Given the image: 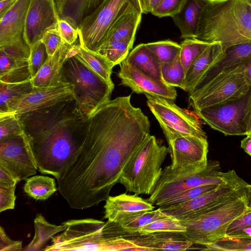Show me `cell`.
<instances>
[{
  "instance_id": "obj_1",
  "label": "cell",
  "mask_w": 251,
  "mask_h": 251,
  "mask_svg": "<svg viewBox=\"0 0 251 251\" xmlns=\"http://www.w3.org/2000/svg\"><path fill=\"white\" fill-rule=\"evenodd\" d=\"M130 96L109 100L88 119L82 146L56 179L69 206L85 209L105 201L133 154L150 135L148 117Z\"/></svg>"
},
{
  "instance_id": "obj_2",
  "label": "cell",
  "mask_w": 251,
  "mask_h": 251,
  "mask_svg": "<svg viewBox=\"0 0 251 251\" xmlns=\"http://www.w3.org/2000/svg\"><path fill=\"white\" fill-rule=\"evenodd\" d=\"M20 121L39 171L57 179L84 142L87 119L75 99L15 115Z\"/></svg>"
},
{
  "instance_id": "obj_3",
  "label": "cell",
  "mask_w": 251,
  "mask_h": 251,
  "mask_svg": "<svg viewBox=\"0 0 251 251\" xmlns=\"http://www.w3.org/2000/svg\"><path fill=\"white\" fill-rule=\"evenodd\" d=\"M196 38L223 48L251 43L250 0H206Z\"/></svg>"
},
{
  "instance_id": "obj_4",
  "label": "cell",
  "mask_w": 251,
  "mask_h": 251,
  "mask_svg": "<svg viewBox=\"0 0 251 251\" xmlns=\"http://www.w3.org/2000/svg\"><path fill=\"white\" fill-rule=\"evenodd\" d=\"M240 178L233 170L222 172L217 161L208 160L206 164L176 169L169 165L162 170L153 192L146 200L159 206L186 189L204 185L224 184Z\"/></svg>"
},
{
  "instance_id": "obj_5",
  "label": "cell",
  "mask_w": 251,
  "mask_h": 251,
  "mask_svg": "<svg viewBox=\"0 0 251 251\" xmlns=\"http://www.w3.org/2000/svg\"><path fill=\"white\" fill-rule=\"evenodd\" d=\"M66 229L51 238L44 251H143L124 237H109L105 222L94 219L70 220L62 223Z\"/></svg>"
},
{
  "instance_id": "obj_6",
  "label": "cell",
  "mask_w": 251,
  "mask_h": 251,
  "mask_svg": "<svg viewBox=\"0 0 251 251\" xmlns=\"http://www.w3.org/2000/svg\"><path fill=\"white\" fill-rule=\"evenodd\" d=\"M169 149L160 144L154 135H149L127 162L120 176L119 183L127 191L151 195L159 178Z\"/></svg>"
},
{
  "instance_id": "obj_7",
  "label": "cell",
  "mask_w": 251,
  "mask_h": 251,
  "mask_svg": "<svg viewBox=\"0 0 251 251\" xmlns=\"http://www.w3.org/2000/svg\"><path fill=\"white\" fill-rule=\"evenodd\" d=\"M62 79L73 85L77 107L87 119L110 100L113 90L103 78L75 56L65 61Z\"/></svg>"
},
{
  "instance_id": "obj_8",
  "label": "cell",
  "mask_w": 251,
  "mask_h": 251,
  "mask_svg": "<svg viewBox=\"0 0 251 251\" xmlns=\"http://www.w3.org/2000/svg\"><path fill=\"white\" fill-rule=\"evenodd\" d=\"M247 211L244 197L227 202L192 219L181 221L194 244L206 247L226 235L230 223Z\"/></svg>"
},
{
  "instance_id": "obj_9",
  "label": "cell",
  "mask_w": 251,
  "mask_h": 251,
  "mask_svg": "<svg viewBox=\"0 0 251 251\" xmlns=\"http://www.w3.org/2000/svg\"><path fill=\"white\" fill-rule=\"evenodd\" d=\"M250 89L245 78L241 62L224 71L189 97V104L196 110L240 99Z\"/></svg>"
},
{
  "instance_id": "obj_10",
  "label": "cell",
  "mask_w": 251,
  "mask_h": 251,
  "mask_svg": "<svg viewBox=\"0 0 251 251\" xmlns=\"http://www.w3.org/2000/svg\"><path fill=\"white\" fill-rule=\"evenodd\" d=\"M248 184L241 178L205 193L189 201L179 204L160 206L166 215L180 221L197 217L230 201L243 198Z\"/></svg>"
},
{
  "instance_id": "obj_11",
  "label": "cell",
  "mask_w": 251,
  "mask_h": 251,
  "mask_svg": "<svg viewBox=\"0 0 251 251\" xmlns=\"http://www.w3.org/2000/svg\"><path fill=\"white\" fill-rule=\"evenodd\" d=\"M151 111L158 122L166 138L178 135H190L207 139L197 117L176 105L174 100L145 95Z\"/></svg>"
},
{
  "instance_id": "obj_12",
  "label": "cell",
  "mask_w": 251,
  "mask_h": 251,
  "mask_svg": "<svg viewBox=\"0 0 251 251\" xmlns=\"http://www.w3.org/2000/svg\"><path fill=\"white\" fill-rule=\"evenodd\" d=\"M129 2L141 9L139 0H103L80 25V44L90 50L98 52L110 26L123 8Z\"/></svg>"
},
{
  "instance_id": "obj_13",
  "label": "cell",
  "mask_w": 251,
  "mask_h": 251,
  "mask_svg": "<svg viewBox=\"0 0 251 251\" xmlns=\"http://www.w3.org/2000/svg\"><path fill=\"white\" fill-rule=\"evenodd\" d=\"M249 91L240 99L194 111L211 128L225 135H247L245 116Z\"/></svg>"
},
{
  "instance_id": "obj_14",
  "label": "cell",
  "mask_w": 251,
  "mask_h": 251,
  "mask_svg": "<svg viewBox=\"0 0 251 251\" xmlns=\"http://www.w3.org/2000/svg\"><path fill=\"white\" fill-rule=\"evenodd\" d=\"M0 166L18 182L36 174L38 168L24 133L0 140Z\"/></svg>"
},
{
  "instance_id": "obj_15",
  "label": "cell",
  "mask_w": 251,
  "mask_h": 251,
  "mask_svg": "<svg viewBox=\"0 0 251 251\" xmlns=\"http://www.w3.org/2000/svg\"><path fill=\"white\" fill-rule=\"evenodd\" d=\"M59 19L54 0H30L24 32L30 48L41 40L47 31L57 27Z\"/></svg>"
},
{
  "instance_id": "obj_16",
  "label": "cell",
  "mask_w": 251,
  "mask_h": 251,
  "mask_svg": "<svg viewBox=\"0 0 251 251\" xmlns=\"http://www.w3.org/2000/svg\"><path fill=\"white\" fill-rule=\"evenodd\" d=\"M74 99V86L70 82L62 81L48 87H33L32 91L23 98L8 114L20 115Z\"/></svg>"
},
{
  "instance_id": "obj_17",
  "label": "cell",
  "mask_w": 251,
  "mask_h": 251,
  "mask_svg": "<svg viewBox=\"0 0 251 251\" xmlns=\"http://www.w3.org/2000/svg\"><path fill=\"white\" fill-rule=\"evenodd\" d=\"M171 156L172 169L206 164L208 160L207 139L190 135H178L166 138Z\"/></svg>"
},
{
  "instance_id": "obj_18",
  "label": "cell",
  "mask_w": 251,
  "mask_h": 251,
  "mask_svg": "<svg viewBox=\"0 0 251 251\" xmlns=\"http://www.w3.org/2000/svg\"><path fill=\"white\" fill-rule=\"evenodd\" d=\"M117 76L121 84L129 87L137 94L159 96L173 100H176L177 93L175 87L154 80L143 75L124 60L120 64Z\"/></svg>"
},
{
  "instance_id": "obj_19",
  "label": "cell",
  "mask_w": 251,
  "mask_h": 251,
  "mask_svg": "<svg viewBox=\"0 0 251 251\" xmlns=\"http://www.w3.org/2000/svg\"><path fill=\"white\" fill-rule=\"evenodd\" d=\"M154 206L136 194L123 193L109 196L104 205L103 218L119 223L137 214L153 210Z\"/></svg>"
},
{
  "instance_id": "obj_20",
  "label": "cell",
  "mask_w": 251,
  "mask_h": 251,
  "mask_svg": "<svg viewBox=\"0 0 251 251\" xmlns=\"http://www.w3.org/2000/svg\"><path fill=\"white\" fill-rule=\"evenodd\" d=\"M30 0H17L0 17V48L24 41L25 19Z\"/></svg>"
},
{
  "instance_id": "obj_21",
  "label": "cell",
  "mask_w": 251,
  "mask_h": 251,
  "mask_svg": "<svg viewBox=\"0 0 251 251\" xmlns=\"http://www.w3.org/2000/svg\"><path fill=\"white\" fill-rule=\"evenodd\" d=\"M143 249V251H186L194 243L182 232H158L134 234L124 237Z\"/></svg>"
},
{
  "instance_id": "obj_22",
  "label": "cell",
  "mask_w": 251,
  "mask_h": 251,
  "mask_svg": "<svg viewBox=\"0 0 251 251\" xmlns=\"http://www.w3.org/2000/svg\"><path fill=\"white\" fill-rule=\"evenodd\" d=\"M251 56V43H240L224 48L222 56L203 74L188 92L189 97L200 91L224 71L241 63Z\"/></svg>"
},
{
  "instance_id": "obj_23",
  "label": "cell",
  "mask_w": 251,
  "mask_h": 251,
  "mask_svg": "<svg viewBox=\"0 0 251 251\" xmlns=\"http://www.w3.org/2000/svg\"><path fill=\"white\" fill-rule=\"evenodd\" d=\"M142 14L141 10L134 4L127 3L110 26L101 46L109 41L118 40L133 47Z\"/></svg>"
},
{
  "instance_id": "obj_24",
  "label": "cell",
  "mask_w": 251,
  "mask_h": 251,
  "mask_svg": "<svg viewBox=\"0 0 251 251\" xmlns=\"http://www.w3.org/2000/svg\"><path fill=\"white\" fill-rule=\"evenodd\" d=\"M73 45L64 42L52 55L48 57L41 68L31 79L33 87H48L62 81V67Z\"/></svg>"
},
{
  "instance_id": "obj_25",
  "label": "cell",
  "mask_w": 251,
  "mask_h": 251,
  "mask_svg": "<svg viewBox=\"0 0 251 251\" xmlns=\"http://www.w3.org/2000/svg\"><path fill=\"white\" fill-rule=\"evenodd\" d=\"M103 0H54L60 19L78 29L83 20L91 14Z\"/></svg>"
},
{
  "instance_id": "obj_26",
  "label": "cell",
  "mask_w": 251,
  "mask_h": 251,
  "mask_svg": "<svg viewBox=\"0 0 251 251\" xmlns=\"http://www.w3.org/2000/svg\"><path fill=\"white\" fill-rule=\"evenodd\" d=\"M224 48L220 42L211 43L186 72L182 89L188 93L206 70L222 56Z\"/></svg>"
},
{
  "instance_id": "obj_27",
  "label": "cell",
  "mask_w": 251,
  "mask_h": 251,
  "mask_svg": "<svg viewBox=\"0 0 251 251\" xmlns=\"http://www.w3.org/2000/svg\"><path fill=\"white\" fill-rule=\"evenodd\" d=\"M206 0H186L180 11L172 17L180 30L181 38H196L201 15Z\"/></svg>"
},
{
  "instance_id": "obj_28",
  "label": "cell",
  "mask_w": 251,
  "mask_h": 251,
  "mask_svg": "<svg viewBox=\"0 0 251 251\" xmlns=\"http://www.w3.org/2000/svg\"><path fill=\"white\" fill-rule=\"evenodd\" d=\"M125 60L143 75L156 81L164 83L161 73L160 63L146 44L136 46Z\"/></svg>"
},
{
  "instance_id": "obj_29",
  "label": "cell",
  "mask_w": 251,
  "mask_h": 251,
  "mask_svg": "<svg viewBox=\"0 0 251 251\" xmlns=\"http://www.w3.org/2000/svg\"><path fill=\"white\" fill-rule=\"evenodd\" d=\"M0 81L18 83L31 79L28 59H18L0 50Z\"/></svg>"
},
{
  "instance_id": "obj_30",
  "label": "cell",
  "mask_w": 251,
  "mask_h": 251,
  "mask_svg": "<svg viewBox=\"0 0 251 251\" xmlns=\"http://www.w3.org/2000/svg\"><path fill=\"white\" fill-rule=\"evenodd\" d=\"M33 88L31 79L18 83L0 81V115L9 113L14 106Z\"/></svg>"
},
{
  "instance_id": "obj_31",
  "label": "cell",
  "mask_w": 251,
  "mask_h": 251,
  "mask_svg": "<svg viewBox=\"0 0 251 251\" xmlns=\"http://www.w3.org/2000/svg\"><path fill=\"white\" fill-rule=\"evenodd\" d=\"M74 56L103 78L114 89V84L111 78L114 66L104 56L84 48L79 43L78 52Z\"/></svg>"
},
{
  "instance_id": "obj_32",
  "label": "cell",
  "mask_w": 251,
  "mask_h": 251,
  "mask_svg": "<svg viewBox=\"0 0 251 251\" xmlns=\"http://www.w3.org/2000/svg\"><path fill=\"white\" fill-rule=\"evenodd\" d=\"M34 235L31 241L24 249L25 251H38L43 245L58 233L63 231L65 226L62 224L56 225L48 222L40 213L34 220Z\"/></svg>"
},
{
  "instance_id": "obj_33",
  "label": "cell",
  "mask_w": 251,
  "mask_h": 251,
  "mask_svg": "<svg viewBox=\"0 0 251 251\" xmlns=\"http://www.w3.org/2000/svg\"><path fill=\"white\" fill-rule=\"evenodd\" d=\"M25 192L36 200H46L56 191L54 178L44 176H34L25 179Z\"/></svg>"
},
{
  "instance_id": "obj_34",
  "label": "cell",
  "mask_w": 251,
  "mask_h": 251,
  "mask_svg": "<svg viewBox=\"0 0 251 251\" xmlns=\"http://www.w3.org/2000/svg\"><path fill=\"white\" fill-rule=\"evenodd\" d=\"M210 43L196 38H186L181 42L179 57L185 73Z\"/></svg>"
},
{
  "instance_id": "obj_35",
  "label": "cell",
  "mask_w": 251,
  "mask_h": 251,
  "mask_svg": "<svg viewBox=\"0 0 251 251\" xmlns=\"http://www.w3.org/2000/svg\"><path fill=\"white\" fill-rule=\"evenodd\" d=\"M132 46L122 41L112 40L103 44L98 52L104 56L114 67L127 57Z\"/></svg>"
},
{
  "instance_id": "obj_36",
  "label": "cell",
  "mask_w": 251,
  "mask_h": 251,
  "mask_svg": "<svg viewBox=\"0 0 251 251\" xmlns=\"http://www.w3.org/2000/svg\"><path fill=\"white\" fill-rule=\"evenodd\" d=\"M160 69L165 83L173 87L182 89L185 71L181 62L179 56L171 63H160Z\"/></svg>"
},
{
  "instance_id": "obj_37",
  "label": "cell",
  "mask_w": 251,
  "mask_h": 251,
  "mask_svg": "<svg viewBox=\"0 0 251 251\" xmlns=\"http://www.w3.org/2000/svg\"><path fill=\"white\" fill-rule=\"evenodd\" d=\"M160 63H171L179 56L181 46L171 40H163L146 44Z\"/></svg>"
},
{
  "instance_id": "obj_38",
  "label": "cell",
  "mask_w": 251,
  "mask_h": 251,
  "mask_svg": "<svg viewBox=\"0 0 251 251\" xmlns=\"http://www.w3.org/2000/svg\"><path fill=\"white\" fill-rule=\"evenodd\" d=\"M185 231L186 227L181 221L170 217L151 223L140 228L136 231L125 237L134 234H143L158 232H184Z\"/></svg>"
},
{
  "instance_id": "obj_39",
  "label": "cell",
  "mask_w": 251,
  "mask_h": 251,
  "mask_svg": "<svg viewBox=\"0 0 251 251\" xmlns=\"http://www.w3.org/2000/svg\"><path fill=\"white\" fill-rule=\"evenodd\" d=\"M209 251H251V237H235L226 235L213 245L205 247Z\"/></svg>"
},
{
  "instance_id": "obj_40",
  "label": "cell",
  "mask_w": 251,
  "mask_h": 251,
  "mask_svg": "<svg viewBox=\"0 0 251 251\" xmlns=\"http://www.w3.org/2000/svg\"><path fill=\"white\" fill-rule=\"evenodd\" d=\"M23 134L20 121L15 115H0V140Z\"/></svg>"
},
{
  "instance_id": "obj_41",
  "label": "cell",
  "mask_w": 251,
  "mask_h": 251,
  "mask_svg": "<svg viewBox=\"0 0 251 251\" xmlns=\"http://www.w3.org/2000/svg\"><path fill=\"white\" fill-rule=\"evenodd\" d=\"M218 186V185L212 184L204 185L186 189L166 201L160 206L177 204L189 201L205 193L215 189Z\"/></svg>"
},
{
  "instance_id": "obj_42",
  "label": "cell",
  "mask_w": 251,
  "mask_h": 251,
  "mask_svg": "<svg viewBox=\"0 0 251 251\" xmlns=\"http://www.w3.org/2000/svg\"><path fill=\"white\" fill-rule=\"evenodd\" d=\"M48 57V55L45 46L41 40L35 43L30 48L28 65L32 78L41 68Z\"/></svg>"
},
{
  "instance_id": "obj_43",
  "label": "cell",
  "mask_w": 251,
  "mask_h": 251,
  "mask_svg": "<svg viewBox=\"0 0 251 251\" xmlns=\"http://www.w3.org/2000/svg\"><path fill=\"white\" fill-rule=\"evenodd\" d=\"M186 0H161L151 12L159 17H171L178 13Z\"/></svg>"
},
{
  "instance_id": "obj_44",
  "label": "cell",
  "mask_w": 251,
  "mask_h": 251,
  "mask_svg": "<svg viewBox=\"0 0 251 251\" xmlns=\"http://www.w3.org/2000/svg\"><path fill=\"white\" fill-rule=\"evenodd\" d=\"M16 186V184L0 182V212L14 208Z\"/></svg>"
},
{
  "instance_id": "obj_45",
  "label": "cell",
  "mask_w": 251,
  "mask_h": 251,
  "mask_svg": "<svg viewBox=\"0 0 251 251\" xmlns=\"http://www.w3.org/2000/svg\"><path fill=\"white\" fill-rule=\"evenodd\" d=\"M41 41L45 46L48 56L52 55L64 43L58 31V26L47 31Z\"/></svg>"
},
{
  "instance_id": "obj_46",
  "label": "cell",
  "mask_w": 251,
  "mask_h": 251,
  "mask_svg": "<svg viewBox=\"0 0 251 251\" xmlns=\"http://www.w3.org/2000/svg\"><path fill=\"white\" fill-rule=\"evenodd\" d=\"M251 228V211H246L233 220L228 226L226 235L234 236L241 230Z\"/></svg>"
},
{
  "instance_id": "obj_47",
  "label": "cell",
  "mask_w": 251,
  "mask_h": 251,
  "mask_svg": "<svg viewBox=\"0 0 251 251\" xmlns=\"http://www.w3.org/2000/svg\"><path fill=\"white\" fill-rule=\"evenodd\" d=\"M58 29L64 42L74 45L78 37V29L74 28L67 21L59 19Z\"/></svg>"
},
{
  "instance_id": "obj_48",
  "label": "cell",
  "mask_w": 251,
  "mask_h": 251,
  "mask_svg": "<svg viewBox=\"0 0 251 251\" xmlns=\"http://www.w3.org/2000/svg\"><path fill=\"white\" fill-rule=\"evenodd\" d=\"M22 249V242L11 239L0 227V251H20Z\"/></svg>"
},
{
  "instance_id": "obj_49",
  "label": "cell",
  "mask_w": 251,
  "mask_h": 251,
  "mask_svg": "<svg viewBox=\"0 0 251 251\" xmlns=\"http://www.w3.org/2000/svg\"><path fill=\"white\" fill-rule=\"evenodd\" d=\"M161 0H139L143 14L151 13Z\"/></svg>"
},
{
  "instance_id": "obj_50",
  "label": "cell",
  "mask_w": 251,
  "mask_h": 251,
  "mask_svg": "<svg viewBox=\"0 0 251 251\" xmlns=\"http://www.w3.org/2000/svg\"><path fill=\"white\" fill-rule=\"evenodd\" d=\"M245 122L247 130V135L251 134V88L249 91L245 109Z\"/></svg>"
},
{
  "instance_id": "obj_51",
  "label": "cell",
  "mask_w": 251,
  "mask_h": 251,
  "mask_svg": "<svg viewBox=\"0 0 251 251\" xmlns=\"http://www.w3.org/2000/svg\"><path fill=\"white\" fill-rule=\"evenodd\" d=\"M0 182L17 184L18 181L10 173L0 166Z\"/></svg>"
},
{
  "instance_id": "obj_52",
  "label": "cell",
  "mask_w": 251,
  "mask_h": 251,
  "mask_svg": "<svg viewBox=\"0 0 251 251\" xmlns=\"http://www.w3.org/2000/svg\"><path fill=\"white\" fill-rule=\"evenodd\" d=\"M242 63L244 67L246 81L251 88V56L243 60Z\"/></svg>"
},
{
  "instance_id": "obj_53",
  "label": "cell",
  "mask_w": 251,
  "mask_h": 251,
  "mask_svg": "<svg viewBox=\"0 0 251 251\" xmlns=\"http://www.w3.org/2000/svg\"><path fill=\"white\" fill-rule=\"evenodd\" d=\"M17 0H0V17L15 4Z\"/></svg>"
},
{
  "instance_id": "obj_54",
  "label": "cell",
  "mask_w": 251,
  "mask_h": 251,
  "mask_svg": "<svg viewBox=\"0 0 251 251\" xmlns=\"http://www.w3.org/2000/svg\"><path fill=\"white\" fill-rule=\"evenodd\" d=\"M241 147L251 156V134L247 135V136L241 141Z\"/></svg>"
},
{
  "instance_id": "obj_55",
  "label": "cell",
  "mask_w": 251,
  "mask_h": 251,
  "mask_svg": "<svg viewBox=\"0 0 251 251\" xmlns=\"http://www.w3.org/2000/svg\"><path fill=\"white\" fill-rule=\"evenodd\" d=\"M244 200L247 211H251V184H248L246 187Z\"/></svg>"
},
{
  "instance_id": "obj_56",
  "label": "cell",
  "mask_w": 251,
  "mask_h": 251,
  "mask_svg": "<svg viewBox=\"0 0 251 251\" xmlns=\"http://www.w3.org/2000/svg\"><path fill=\"white\" fill-rule=\"evenodd\" d=\"M251 1V0H250Z\"/></svg>"
}]
</instances>
